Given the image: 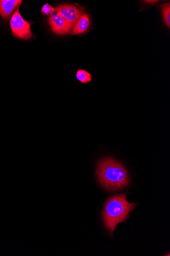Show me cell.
<instances>
[{"mask_svg": "<svg viewBox=\"0 0 170 256\" xmlns=\"http://www.w3.org/2000/svg\"><path fill=\"white\" fill-rule=\"evenodd\" d=\"M163 18L166 26L170 28V4L166 3L162 6Z\"/></svg>", "mask_w": 170, "mask_h": 256, "instance_id": "9", "label": "cell"}, {"mask_svg": "<svg viewBox=\"0 0 170 256\" xmlns=\"http://www.w3.org/2000/svg\"><path fill=\"white\" fill-rule=\"evenodd\" d=\"M55 12V9L49 4L43 6L41 10V12L43 15H51Z\"/></svg>", "mask_w": 170, "mask_h": 256, "instance_id": "10", "label": "cell"}, {"mask_svg": "<svg viewBox=\"0 0 170 256\" xmlns=\"http://www.w3.org/2000/svg\"><path fill=\"white\" fill-rule=\"evenodd\" d=\"M10 27L12 34L16 38L28 40L33 36L31 24L22 17L19 12V7L11 18Z\"/></svg>", "mask_w": 170, "mask_h": 256, "instance_id": "3", "label": "cell"}, {"mask_svg": "<svg viewBox=\"0 0 170 256\" xmlns=\"http://www.w3.org/2000/svg\"><path fill=\"white\" fill-rule=\"evenodd\" d=\"M146 3L149 4H155L157 2H158V1H145Z\"/></svg>", "mask_w": 170, "mask_h": 256, "instance_id": "11", "label": "cell"}, {"mask_svg": "<svg viewBox=\"0 0 170 256\" xmlns=\"http://www.w3.org/2000/svg\"><path fill=\"white\" fill-rule=\"evenodd\" d=\"M49 24L53 32L58 35L67 34L74 28L58 14L51 16Z\"/></svg>", "mask_w": 170, "mask_h": 256, "instance_id": "5", "label": "cell"}, {"mask_svg": "<svg viewBox=\"0 0 170 256\" xmlns=\"http://www.w3.org/2000/svg\"><path fill=\"white\" fill-rule=\"evenodd\" d=\"M21 2L20 0H0V16L4 20H8Z\"/></svg>", "mask_w": 170, "mask_h": 256, "instance_id": "6", "label": "cell"}, {"mask_svg": "<svg viewBox=\"0 0 170 256\" xmlns=\"http://www.w3.org/2000/svg\"><path fill=\"white\" fill-rule=\"evenodd\" d=\"M55 11L68 21L73 27H74L84 12L82 8L69 4L59 6L56 8Z\"/></svg>", "mask_w": 170, "mask_h": 256, "instance_id": "4", "label": "cell"}, {"mask_svg": "<svg viewBox=\"0 0 170 256\" xmlns=\"http://www.w3.org/2000/svg\"><path fill=\"white\" fill-rule=\"evenodd\" d=\"M97 178L108 192L122 190L130 184L129 173L121 162L111 157L101 159L97 164Z\"/></svg>", "mask_w": 170, "mask_h": 256, "instance_id": "1", "label": "cell"}, {"mask_svg": "<svg viewBox=\"0 0 170 256\" xmlns=\"http://www.w3.org/2000/svg\"><path fill=\"white\" fill-rule=\"evenodd\" d=\"M77 80L83 84H88L92 81V76L83 70H79L76 74Z\"/></svg>", "mask_w": 170, "mask_h": 256, "instance_id": "8", "label": "cell"}, {"mask_svg": "<svg viewBox=\"0 0 170 256\" xmlns=\"http://www.w3.org/2000/svg\"><path fill=\"white\" fill-rule=\"evenodd\" d=\"M127 194L112 196L107 200L103 212L106 228L113 236L117 224L126 222L129 218V213L135 208V203H130Z\"/></svg>", "mask_w": 170, "mask_h": 256, "instance_id": "2", "label": "cell"}, {"mask_svg": "<svg viewBox=\"0 0 170 256\" xmlns=\"http://www.w3.org/2000/svg\"><path fill=\"white\" fill-rule=\"evenodd\" d=\"M90 26L89 16L83 14L79 18L75 26L73 28L71 34L80 35L88 31Z\"/></svg>", "mask_w": 170, "mask_h": 256, "instance_id": "7", "label": "cell"}]
</instances>
